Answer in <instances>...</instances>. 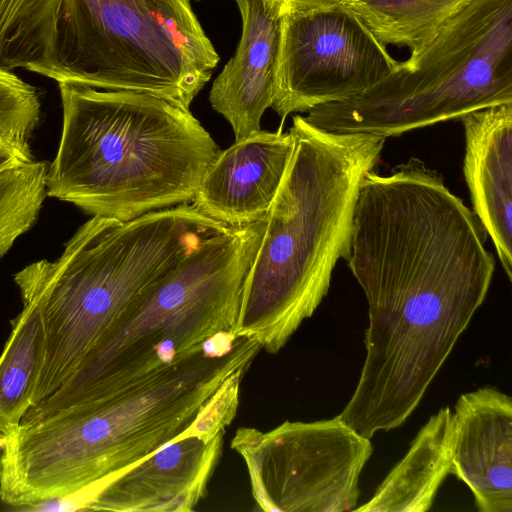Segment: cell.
I'll use <instances>...</instances> for the list:
<instances>
[{
	"label": "cell",
	"instance_id": "cell-20",
	"mask_svg": "<svg viewBox=\"0 0 512 512\" xmlns=\"http://www.w3.org/2000/svg\"><path fill=\"white\" fill-rule=\"evenodd\" d=\"M286 11H302L328 7L339 3L341 0H267Z\"/></svg>",
	"mask_w": 512,
	"mask_h": 512
},
{
	"label": "cell",
	"instance_id": "cell-14",
	"mask_svg": "<svg viewBox=\"0 0 512 512\" xmlns=\"http://www.w3.org/2000/svg\"><path fill=\"white\" fill-rule=\"evenodd\" d=\"M465 134L464 176L478 217L512 280V103L460 118Z\"/></svg>",
	"mask_w": 512,
	"mask_h": 512
},
{
	"label": "cell",
	"instance_id": "cell-3",
	"mask_svg": "<svg viewBox=\"0 0 512 512\" xmlns=\"http://www.w3.org/2000/svg\"><path fill=\"white\" fill-rule=\"evenodd\" d=\"M292 121V155L244 282L234 330L270 354L313 315L338 260H346L362 179L377 166L386 141L327 132L300 115Z\"/></svg>",
	"mask_w": 512,
	"mask_h": 512
},
{
	"label": "cell",
	"instance_id": "cell-19",
	"mask_svg": "<svg viewBox=\"0 0 512 512\" xmlns=\"http://www.w3.org/2000/svg\"><path fill=\"white\" fill-rule=\"evenodd\" d=\"M41 102L34 87L0 68V147L31 151L39 126Z\"/></svg>",
	"mask_w": 512,
	"mask_h": 512
},
{
	"label": "cell",
	"instance_id": "cell-10",
	"mask_svg": "<svg viewBox=\"0 0 512 512\" xmlns=\"http://www.w3.org/2000/svg\"><path fill=\"white\" fill-rule=\"evenodd\" d=\"M242 372L230 376L183 436L108 481L85 511L190 512L207 493L234 420Z\"/></svg>",
	"mask_w": 512,
	"mask_h": 512
},
{
	"label": "cell",
	"instance_id": "cell-5",
	"mask_svg": "<svg viewBox=\"0 0 512 512\" xmlns=\"http://www.w3.org/2000/svg\"><path fill=\"white\" fill-rule=\"evenodd\" d=\"M266 218L214 233L144 287L74 374L23 422L118 394L234 331Z\"/></svg>",
	"mask_w": 512,
	"mask_h": 512
},
{
	"label": "cell",
	"instance_id": "cell-21",
	"mask_svg": "<svg viewBox=\"0 0 512 512\" xmlns=\"http://www.w3.org/2000/svg\"><path fill=\"white\" fill-rule=\"evenodd\" d=\"M34 160L32 152L0 147V171L12 165Z\"/></svg>",
	"mask_w": 512,
	"mask_h": 512
},
{
	"label": "cell",
	"instance_id": "cell-11",
	"mask_svg": "<svg viewBox=\"0 0 512 512\" xmlns=\"http://www.w3.org/2000/svg\"><path fill=\"white\" fill-rule=\"evenodd\" d=\"M294 146L290 131L262 130L221 150L205 172L193 204L228 227L267 216Z\"/></svg>",
	"mask_w": 512,
	"mask_h": 512
},
{
	"label": "cell",
	"instance_id": "cell-17",
	"mask_svg": "<svg viewBox=\"0 0 512 512\" xmlns=\"http://www.w3.org/2000/svg\"><path fill=\"white\" fill-rule=\"evenodd\" d=\"M471 0H341L385 45L410 53Z\"/></svg>",
	"mask_w": 512,
	"mask_h": 512
},
{
	"label": "cell",
	"instance_id": "cell-15",
	"mask_svg": "<svg viewBox=\"0 0 512 512\" xmlns=\"http://www.w3.org/2000/svg\"><path fill=\"white\" fill-rule=\"evenodd\" d=\"M454 416L441 408L421 427L406 455L392 468L372 498L353 511L424 512L431 508L451 473Z\"/></svg>",
	"mask_w": 512,
	"mask_h": 512
},
{
	"label": "cell",
	"instance_id": "cell-6",
	"mask_svg": "<svg viewBox=\"0 0 512 512\" xmlns=\"http://www.w3.org/2000/svg\"><path fill=\"white\" fill-rule=\"evenodd\" d=\"M193 203L128 221L92 216L53 261L14 275L43 305V360L32 406L60 388L136 295L204 238L226 229ZM31 406V407H32Z\"/></svg>",
	"mask_w": 512,
	"mask_h": 512
},
{
	"label": "cell",
	"instance_id": "cell-2",
	"mask_svg": "<svg viewBox=\"0 0 512 512\" xmlns=\"http://www.w3.org/2000/svg\"><path fill=\"white\" fill-rule=\"evenodd\" d=\"M219 56L190 0H0V68L189 109Z\"/></svg>",
	"mask_w": 512,
	"mask_h": 512
},
{
	"label": "cell",
	"instance_id": "cell-16",
	"mask_svg": "<svg viewBox=\"0 0 512 512\" xmlns=\"http://www.w3.org/2000/svg\"><path fill=\"white\" fill-rule=\"evenodd\" d=\"M23 308L0 355V450L32 406L43 360L45 327L39 296L19 288Z\"/></svg>",
	"mask_w": 512,
	"mask_h": 512
},
{
	"label": "cell",
	"instance_id": "cell-18",
	"mask_svg": "<svg viewBox=\"0 0 512 512\" xmlns=\"http://www.w3.org/2000/svg\"><path fill=\"white\" fill-rule=\"evenodd\" d=\"M47 169L34 159L0 171V258L37 222L47 196Z\"/></svg>",
	"mask_w": 512,
	"mask_h": 512
},
{
	"label": "cell",
	"instance_id": "cell-8",
	"mask_svg": "<svg viewBox=\"0 0 512 512\" xmlns=\"http://www.w3.org/2000/svg\"><path fill=\"white\" fill-rule=\"evenodd\" d=\"M231 448L244 460L252 497L268 512L353 511L373 448L340 416L285 421L262 431L240 427Z\"/></svg>",
	"mask_w": 512,
	"mask_h": 512
},
{
	"label": "cell",
	"instance_id": "cell-12",
	"mask_svg": "<svg viewBox=\"0 0 512 512\" xmlns=\"http://www.w3.org/2000/svg\"><path fill=\"white\" fill-rule=\"evenodd\" d=\"M451 473L472 492L480 512H512V400L483 387L456 405Z\"/></svg>",
	"mask_w": 512,
	"mask_h": 512
},
{
	"label": "cell",
	"instance_id": "cell-9",
	"mask_svg": "<svg viewBox=\"0 0 512 512\" xmlns=\"http://www.w3.org/2000/svg\"><path fill=\"white\" fill-rule=\"evenodd\" d=\"M395 60L351 10L332 6L286 11L272 108L291 113L352 98L387 77Z\"/></svg>",
	"mask_w": 512,
	"mask_h": 512
},
{
	"label": "cell",
	"instance_id": "cell-4",
	"mask_svg": "<svg viewBox=\"0 0 512 512\" xmlns=\"http://www.w3.org/2000/svg\"><path fill=\"white\" fill-rule=\"evenodd\" d=\"M58 84L47 196L120 221L193 202L221 149L189 109L150 93Z\"/></svg>",
	"mask_w": 512,
	"mask_h": 512
},
{
	"label": "cell",
	"instance_id": "cell-7",
	"mask_svg": "<svg viewBox=\"0 0 512 512\" xmlns=\"http://www.w3.org/2000/svg\"><path fill=\"white\" fill-rule=\"evenodd\" d=\"M512 103V0H471L383 80L311 109L321 130L384 138Z\"/></svg>",
	"mask_w": 512,
	"mask_h": 512
},
{
	"label": "cell",
	"instance_id": "cell-13",
	"mask_svg": "<svg viewBox=\"0 0 512 512\" xmlns=\"http://www.w3.org/2000/svg\"><path fill=\"white\" fill-rule=\"evenodd\" d=\"M235 1L242 18L241 38L213 82L209 101L240 141L262 131L263 113L273 104L285 12L267 0Z\"/></svg>",
	"mask_w": 512,
	"mask_h": 512
},
{
	"label": "cell",
	"instance_id": "cell-1",
	"mask_svg": "<svg viewBox=\"0 0 512 512\" xmlns=\"http://www.w3.org/2000/svg\"><path fill=\"white\" fill-rule=\"evenodd\" d=\"M260 350L223 332L133 388L21 423L1 450L0 499L21 510L79 491L89 503L112 478L186 434Z\"/></svg>",
	"mask_w": 512,
	"mask_h": 512
}]
</instances>
